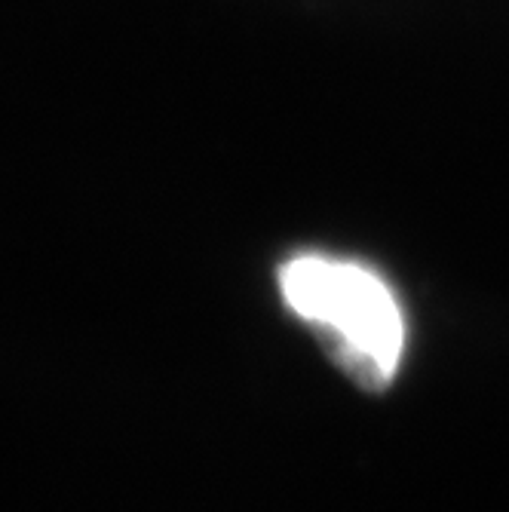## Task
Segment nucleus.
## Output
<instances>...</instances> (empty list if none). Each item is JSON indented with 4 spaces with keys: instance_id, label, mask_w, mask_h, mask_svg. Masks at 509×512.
Segmentation results:
<instances>
[{
    "instance_id": "obj_1",
    "label": "nucleus",
    "mask_w": 509,
    "mask_h": 512,
    "mask_svg": "<svg viewBox=\"0 0 509 512\" xmlns=\"http://www.w3.org/2000/svg\"><path fill=\"white\" fill-rule=\"evenodd\" d=\"M286 304L329 332L344 368L368 387L393 378L405 347V322L381 276L353 261L298 255L280 270Z\"/></svg>"
}]
</instances>
